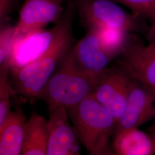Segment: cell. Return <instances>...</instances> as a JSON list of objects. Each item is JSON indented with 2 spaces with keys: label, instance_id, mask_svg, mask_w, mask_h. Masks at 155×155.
I'll list each match as a JSON object with an SVG mask.
<instances>
[{
  "label": "cell",
  "instance_id": "cell-20",
  "mask_svg": "<svg viewBox=\"0 0 155 155\" xmlns=\"http://www.w3.org/2000/svg\"><path fill=\"white\" fill-rule=\"evenodd\" d=\"M10 0H0V14L1 18H4L9 10Z\"/></svg>",
  "mask_w": 155,
  "mask_h": 155
},
{
  "label": "cell",
  "instance_id": "cell-4",
  "mask_svg": "<svg viewBox=\"0 0 155 155\" xmlns=\"http://www.w3.org/2000/svg\"><path fill=\"white\" fill-rule=\"evenodd\" d=\"M74 2L69 1L67 11L55 25L49 29L34 30L24 34H16L14 38L10 60V72H17L44 55L73 20Z\"/></svg>",
  "mask_w": 155,
  "mask_h": 155
},
{
  "label": "cell",
  "instance_id": "cell-22",
  "mask_svg": "<svg viewBox=\"0 0 155 155\" xmlns=\"http://www.w3.org/2000/svg\"><path fill=\"white\" fill-rule=\"evenodd\" d=\"M151 127H155V122H154V124H153V125H152Z\"/></svg>",
  "mask_w": 155,
  "mask_h": 155
},
{
  "label": "cell",
  "instance_id": "cell-3",
  "mask_svg": "<svg viewBox=\"0 0 155 155\" xmlns=\"http://www.w3.org/2000/svg\"><path fill=\"white\" fill-rule=\"evenodd\" d=\"M65 56L39 97L45 102L50 113L61 107L68 109L77 105L90 97L95 89L98 77L78 70Z\"/></svg>",
  "mask_w": 155,
  "mask_h": 155
},
{
  "label": "cell",
  "instance_id": "cell-2",
  "mask_svg": "<svg viewBox=\"0 0 155 155\" xmlns=\"http://www.w3.org/2000/svg\"><path fill=\"white\" fill-rule=\"evenodd\" d=\"M72 20L44 55L11 75L10 87L15 94L29 100L39 99L47 83L71 48Z\"/></svg>",
  "mask_w": 155,
  "mask_h": 155
},
{
  "label": "cell",
  "instance_id": "cell-5",
  "mask_svg": "<svg viewBox=\"0 0 155 155\" xmlns=\"http://www.w3.org/2000/svg\"><path fill=\"white\" fill-rule=\"evenodd\" d=\"M87 28L101 27L128 33H147L143 19L127 13L113 0H73Z\"/></svg>",
  "mask_w": 155,
  "mask_h": 155
},
{
  "label": "cell",
  "instance_id": "cell-12",
  "mask_svg": "<svg viewBox=\"0 0 155 155\" xmlns=\"http://www.w3.org/2000/svg\"><path fill=\"white\" fill-rule=\"evenodd\" d=\"M26 122L21 109L11 112L0 125V155H21Z\"/></svg>",
  "mask_w": 155,
  "mask_h": 155
},
{
  "label": "cell",
  "instance_id": "cell-1",
  "mask_svg": "<svg viewBox=\"0 0 155 155\" xmlns=\"http://www.w3.org/2000/svg\"><path fill=\"white\" fill-rule=\"evenodd\" d=\"M68 113L79 140L90 155H115L109 140L117 122L104 106L90 96Z\"/></svg>",
  "mask_w": 155,
  "mask_h": 155
},
{
  "label": "cell",
  "instance_id": "cell-11",
  "mask_svg": "<svg viewBox=\"0 0 155 155\" xmlns=\"http://www.w3.org/2000/svg\"><path fill=\"white\" fill-rule=\"evenodd\" d=\"M62 0H25L15 27L16 34L45 28L49 23L58 22L62 16Z\"/></svg>",
  "mask_w": 155,
  "mask_h": 155
},
{
  "label": "cell",
  "instance_id": "cell-7",
  "mask_svg": "<svg viewBox=\"0 0 155 155\" xmlns=\"http://www.w3.org/2000/svg\"><path fill=\"white\" fill-rule=\"evenodd\" d=\"M117 64L134 81L155 92V47L129 39Z\"/></svg>",
  "mask_w": 155,
  "mask_h": 155
},
{
  "label": "cell",
  "instance_id": "cell-8",
  "mask_svg": "<svg viewBox=\"0 0 155 155\" xmlns=\"http://www.w3.org/2000/svg\"><path fill=\"white\" fill-rule=\"evenodd\" d=\"M154 119L155 91L134 80L125 109L117 122L114 134L129 129L139 128Z\"/></svg>",
  "mask_w": 155,
  "mask_h": 155
},
{
  "label": "cell",
  "instance_id": "cell-17",
  "mask_svg": "<svg viewBox=\"0 0 155 155\" xmlns=\"http://www.w3.org/2000/svg\"><path fill=\"white\" fill-rule=\"evenodd\" d=\"M130 9L132 14L141 19H155V0H113Z\"/></svg>",
  "mask_w": 155,
  "mask_h": 155
},
{
  "label": "cell",
  "instance_id": "cell-10",
  "mask_svg": "<svg viewBox=\"0 0 155 155\" xmlns=\"http://www.w3.org/2000/svg\"><path fill=\"white\" fill-rule=\"evenodd\" d=\"M68 109L61 107L50 113L47 122V155L79 154L77 134L70 122Z\"/></svg>",
  "mask_w": 155,
  "mask_h": 155
},
{
  "label": "cell",
  "instance_id": "cell-14",
  "mask_svg": "<svg viewBox=\"0 0 155 155\" xmlns=\"http://www.w3.org/2000/svg\"><path fill=\"white\" fill-rule=\"evenodd\" d=\"M48 121L33 113L26 122L22 155H47L48 132Z\"/></svg>",
  "mask_w": 155,
  "mask_h": 155
},
{
  "label": "cell",
  "instance_id": "cell-23",
  "mask_svg": "<svg viewBox=\"0 0 155 155\" xmlns=\"http://www.w3.org/2000/svg\"><path fill=\"white\" fill-rule=\"evenodd\" d=\"M71 1H73V0H71Z\"/></svg>",
  "mask_w": 155,
  "mask_h": 155
},
{
  "label": "cell",
  "instance_id": "cell-16",
  "mask_svg": "<svg viewBox=\"0 0 155 155\" xmlns=\"http://www.w3.org/2000/svg\"><path fill=\"white\" fill-rule=\"evenodd\" d=\"M10 66L0 67V125L5 121L11 110L10 82L8 79Z\"/></svg>",
  "mask_w": 155,
  "mask_h": 155
},
{
  "label": "cell",
  "instance_id": "cell-21",
  "mask_svg": "<svg viewBox=\"0 0 155 155\" xmlns=\"http://www.w3.org/2000/svg\"><path fill=\"white\" fill-rule=\"evenodd\" d=\"M150 133L149 134L150 138L152 141L153 154L155 155V127H150Z\"/></svg>",
  "mask_w": 155,
  "mask_h": 155
},
{
  "label": "cell",
  "instance_id": "cell-13",
  "mask_svg": "<svg viewBox=\"0 0 155 155\" xmlns=\"http://www.w3.org/2000/svg\"><path fill=\"white\" fill-rule=\"evenodd\" d=\"M112 148L115 155H153L150 135L139 128L129 129L114 134Z\"/></svg>",
  "mask_w": 155,
  "mask_h": 155
},
{
  "label": "cell",
  "instance_id": "cell-19",
  "mask_svg": "<svg viewBox=\"0 0 155 155\" xmlns=\"http://www.w3.org/2000/svg\"><path fill=\"white\" fill-rule=\"evenodd\" d=\"M151 24L147 33L148 45L155 47V19L150 21Z\"/></svg>",
  "mask_w": 155,
  "mask_h": 155
},
{
  "label": "cell",
  "instance_id": "cell-9",
  "mask_svg": "<svg viewBox=\"0 0 155 155\" xmlns=\"http://www.w3.org/2000/svg\"><path fill=\"white\" fill-rule=\"evenodd\" d=\"M65 58L78 70L94 78L98 77L113 59L102 47L97 35L89 29Z\"/></svg>",
  "mask_w": 155,
  "mask_h": 155
},
{
  "label": "cell",
  "instance_id": "cell-18",
  "mask_svg": "<svg viewBox=\"0 0 155 155\" xmlns=\"http://www.w3.org/2000/svg\"><path fill=\"white\" fill-rule=\"evenodd\" d=\"M15 36V27L6 25L0 32V67L10 66L12 48Z\"/></svg>",
  "mask_w": 155,
  "mask_h": 155
},
{
  "label": "cell",
  "instance_id": "cell-6",
  "mask_svg": "<svg viewBox=\"0 0 155 155\" xmlns=\"http://www.w3.org/2000/svg\"><path fill=\"white\" fill-rule=\"evenodd\" d=\"M133 81L117 64L107 67L97 78L91 97L104 106L117 122L125 109Z\"/></svg>",
  "mask_w": 155,
  "mask_h": 155
},
{
  "label": "cell",
  "instance_id": "cell-15",
  "mask_svg": "<svg viewBox=\"0 0 155 155\" xmlns=\"http://www.w3.org/2000/svg\"><path fill=\"white\" fill-rule=\"evenodd\" d=\"M88 29L97 35L102 47L112 59L121 54L130 39V33L118 29L101 27H92Z\"/></svg>",
  "mask_w": 155,
  "mask_h": 155
}]
</instances>
